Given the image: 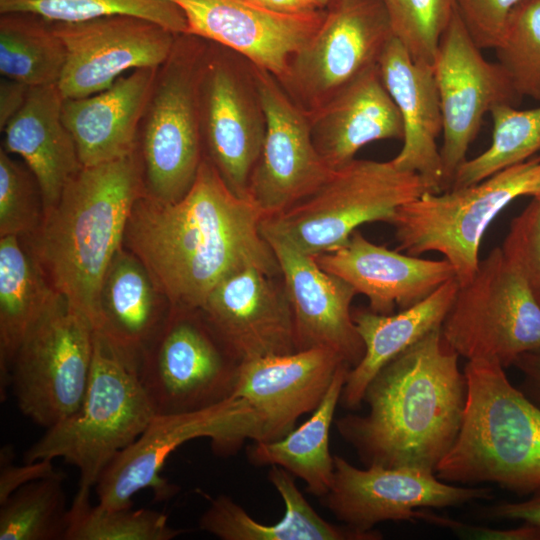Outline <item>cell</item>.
<instances>
[{
	"mask_svg": "<svg viewBox=\"0 0 540 540\" xmlns=\"http://www.w3.org/2000/svg\"><path fill=\"white\" fill-rule=\"evenodd\" d=\"M378 68L404 129L403 146L392 163L400 170L419 174L430 192L443 191L444 173L436 142L443 123L433 66L413 60L393 35L381 53Z\"/></svg>",
	"mask_w": 540,
	"mask_h": 540,
	"instance_id": "obj_24",
	"label": "cell"
},
{
	"mask_svg": "<svg viewBox=\"0 0 540 540\" xmlns=\"http://www.w3.org/2000/svg\"><path fill=\"white\" fill-rule=\"evenodd\" d=\"M318 264L348 282L369 300V309L392 314L408 308L456 278L446 260H431L390 250L365 238L358 230L343 246L319 254Z\"/></svg>",
	"mask_w": 540,
	"mask_h": 540,
	"instance_id": "obj_23",
	"label": "cell"
},
{
	"mask_svg": "<svg viewBox=\"0 0 540 540\" xmlns=\"http://www.w3.org/2000/svg\"><path fill=\"white\" fill-rule=\"evenodd\" d=\"M539 181L540 156H533L475 184L425 192L397 209L390 223L396 250L414 256L442 254L464 285L477 271L489 225L513 200L532 196Z\"/></svg>",
	"mask_w": 540,
	"mask_h": 540,
	"instance_id": "obj_7",
	"label": "cell"
},
{
	"mask_svg": "<svg viewBox=\"0 0 540 540\" xmlns=\"http://www.w3.org/2000/svg\"><path fill=\"white\" fill-rule=\"evenodd\" d=\"M501 249L540 305V201L514 217Z\"/></svg>",
	"mask_w": 540,
	"mask_h": 540,
	"instance_id": "obj_41",
	"label": "cell"
},
{
	"mask_svg": "<svg viewBox=\"0 0 540 540\" xmlns=\"http://www.w3.org/2000/svg\"><path fill=\"white\" fill-rule=\"evenodd\" d=\"M249 65L264 113L265 136L248 194L267 217L311 195L332 170L315 148L307 112L274 75Z\"/></svg>",
	"mask_w": 540,
	"mask_h": 540,
	"instance_id": "obj_16",
	"label": "cell"
},
{
	"mask_svg": "<svg viewBox=\"0 0 540 540\" xmlns=\"http://www.w3.org/2000/svg\"><path fill=\"white\" fill-rule=\"evenodd\" d=\"M265 9L283 14H310L320 9L311 0H248Z\"/></svg>",
	"mask_w": 540,
	"mask_h": 540,
	"instance_id": "obj_48",
	"label": "cell"
},
{
	"mask_svg": "<svg viewBox=\"0 0 540 540\" xmlns=\"http://www.w3.org/2000/svg\"><path fill=\"white\" fill-rule=\"evenodd\" d=\"M264 217L204 156L179 201L162 203L146 193L135 201L123 247L146 267L170 311H199L215 286L234 272L257 267L281 275L261 232Z\"/></svg>",
	"mask_w": 540,
	"mask_h": 540,
	"instance_id": "obj_1",
	"label": "cell"
},
{
	"mask_svg": "<svg viewBox=\"0 0 540 540\" xmlns=\"http://www.w3.org/2000/svg\"><path fill=\"white\" fill-rule=\"evenodd\" d=\"M24 12L51 22H79L111 15H131L153 21L175 34L188 25L172 0H0V13Z\"/></svg>",
	"mask_w": 540,
	"mask_h": 540,
	"instance_id": "obj_37",
	"label": "cell"
},
{
	"mask_svg": "<svg viewBox=\"0 0 540 540\" xmlns=\"http://www.w3.org/2000/svg\"><path fill=\"white\" fill-rule=\"evenodd\" d=\"M144 193L139 148L118 160L82 166L38 230L22 239L53 288L94 330L104 276L123 247L132 207Z\"/></svg>",
	"mask_w": 540,
	"mask_h": 540,
	"instance_id": "obj_3",
	"label": "cell"
},
{
	"mask_svg": "<svg viewBox=\"0 0 540 540\" xmlns=\"http://www.w3.org/2000/svg\"><path fill=\"white\" fill-rule=\"evenodd\" d=\"M468 393L458 437L436 469L448 483H493L524 496L540 490V408L496 361L467 360Z\"/></svg>",
	"mask_w": 540,
	"mask_h": 540,
	"instance_id": "obj_4",
	"label": "cell"
},
{
	"mask_svg": "<svg viewBox=\"0 0 540 540\" xmlns=\"http://www.w3.org/2000/svg\"><path fill=\"white\" fill-rule=\"evenodd\" d=\"M44 216L38 183L29 170L0 149V237H31Z\"/></svg>",
	"mask_w": 540,
	"mask_h": 540,
	"instance_id": "obj_40",
	"label": "cell"
},
{
	"mask_svg": "<svg viewBox=\"0 0 540 540\" xmlns=\"http://www.w3.org/2000/svg\"><path fill=\"white\" fill-rule=\"evenodd\" d=\"M240 364L200 311H170L138 377L155 415L187 413L233 397Z\"/></svg>",
	"mask_w": 540,
	"mask_h": 540,
	"instance_id": "obj_12",
	"label": "cell"
},
{
	"mask_svg": "<svg viewBox=\"0 0 540 540\" xmlns=\"http://www.w3.org/2000/svg\"><path fill=\"white\" fill-rule=\"evenodd\" d=\"M268 479L285 505L283 517L263 524L226 495L213 498L199 520V527L222 540H380L379 531H360L323 519L298 489L293 475L271 466Z\"/></svg>",
	"mask_w": 540,
	"mask_h": 540,
	"instance_id": "obj_30",
	"label": "cell"
},
{
	"mask_svg": "<svg viewBox=\"0 0 540 540\" xmlns=\"http://www.w3.org/2000/svg\"><path fill=\"white\" fill-rule=\"evenodd\" d=\"M61 472L27 483L0 503V540H65L66 498Z\"/></svg>",
	"mask_w": 540,
	"mask_h": 540,
	"instance_id": "obj_35",
	"label": "cell"
},
{
	"mask_svg": "<svg viewBox=\"0 0 540 540\" xmlns=\"http://www.w3.org/2000/svg\"><path fill=\"white\" fill-rule=\"evenodd\" d=\"M350 368L346 363L339 367L323 400L303 424L280 439L254 442L249 446L250 462L279 466L302 479L308 492L325 497L334 476V456L329 450L330 427Z\"/></svg>",
	"mask_w": 540,
	"mask_h": 540,
	"instance_id": "obj_32",
	"label": "cell"
},
{
	"mask_svg": "<svg viewBox=\"0 0 540 540\" xmlns=\"http://www.w3.org/2000/svg\"><path fill=\"white\" fill-rule=\"evenodd\" d=\"M493 497L491 488L456 486L428 471L380 465L361 469L335 455L332 486L323 502L343 524L371 531L381 522L415 521L420 508L455 507Z\"/></svg>",
	"mask_w": 540,
	"mask_h": 540,
	"instance_id": "obj_17",
	"label": "cell"
},
{
	"mask_svg": "<svg viewBox=\"0 0 540 540\" xmlns=\"http://www.w3.org/2000/svg\"><path fill=\"white\" fill-rule=\"evenodd\" d=\"M513 365L523 374L520 391L540 408V351L520 355Z\"/></svg>",
	"mask_w": 540,
	"mask_h": 540,
	"instance_id": "obj_47",
	"label": "cell"
},
{
	"mask_svg": "<svg viewBox=\"0 0 540 540\" xmlns=\"http://www.w3.org/2000/svg\"><path fill=\"white\" fill-rule=\"evenodd\" d=\"M458 289V280L451 279L422 301L396 314L384 315L370 309L352 311L365 353L361 361L350 368L339 404L345 409H359L367 386L381 368L442 326Z\"/></svg>",
	"mask_w": 540,
	"mask_h": 540,
	"instance_id": "obj_29",
	"label": "cell"
},
{
	"mask_svg": "<svg viewBox=\"0 0 540 540\" xmlns=\"http://www.w3.org/2000/svg\"><path fill=\"white\" fill-rule=\"evenodd\" d=\"M493 121L490 146L458 168L450 189L480 182L494 173L521 163L540 150V106L521 110L499 105L490 111Z\"/></svg>",
	"mask_w": 540,
	"mask_h": 540,
	"instance_id": "obj_34",
	"label": "cell"
},
{
	"mask_svg": "<svg viewBox=\"0 0 540 540\" xmlns=\"http://www.w3.org/2000/svg\"><path fill=\"white\" fill-rule=\"evenodd\" d=\"M430 192L422 177L392 161L354 159L332 170L311 195L264 217L261 232L317 256L343 246L365 223H391L397 209Z\"/></svg>",
	"mask_w": 540,
	"mask_h": 540,
	"instance_id": "obj_6",
	"label": "cell"
},
{
	"mask_svg": "<svg viewBox=\"0 0 540 540\" xmlns=\"http://www.w3.org/2000/svg\"><path fill=\"white\" fill-rule=\"evenodd\" d=\"M494 50L516 92L540 100V0L514 7Z\"/></svg>",
	"mask_w": 540,
	"mask_h": 540,
	"instance_id": "obj_38",
	"label": "cell"
},
{
	"mask_svg": "<svg viewBox=\"0 0 540 540\" xmlns=\"http://www.w3.org/2000/svg\"><path fill=\"white\" fill-rule=\"evenodd\" d=\"M65 63V45L50 21L32 13L1 14V77L29 87L54 84Z\"/></svg>",
	"mask_w": 540,
	"mask_h": 540,
	"instance_id": "obj_33",
	"label": "cell"
},
{
	"mask_svg": "<svg viewBox=\"0 0 540 540\" xmlns=\"http://www.w3.org/2000/svg\"><path fill=\"white\" fill-rule=\"evenodd\" d=\"M532 197H533L534 199H537V200L540 201V181H539V183H538V185H537L535 191L533 192Z\"/></svg>",
	"mask_w": 540,
	"mask_h": 540,
	"instance_id": "obj_50",
	"label": "cell"
},
{
	"mask_svg": "<svg viewBox=\"0 0 540 540\" xmlns=\"http://www.w3.org/2000/svg\"><path fill=\"white\" fill-rule=\"evenodd\" d=\"M319 9L324 8L325 6H328L332 0H311Z\"/></svg>",
	"mask_w": 540,
	"mask_h": 540,
	"instance_id": "obj_49",
	"label": "cell"
},
{
	"mask_svg": "<svg viewBox=\"0 0 540 540\" xmlns=\"http://www.w3.org/2000/svg\"><path fill=\"white\" fill-rule=\"evenodd\" d=\"M276 277L241 269L220 281L199 310L241 362L297 351L291 304Z\"/></svg>",
	"mask_w": 540,
	"mask_h": 540,
	"instance_id": "obj_20",
	"label": "cell"
},
{
	"mask_svg": "<svg viewBox=\"0 0 540 540\" xmlns=\"http://www.w3.org/2000/svg\"><path fill=\"white\" fill-rule=\"evenodd\" d=\"M442 113L440 155L443 191L449 190L467 159L484 115L496 106H517L516 92L500 64L487 61L470 37L456 7L439 42L433 63Z\"/></svg>",
	"mask_w": 540,
	"mask_h": 540,
	"instance_id": "obj_15",
	"label": "cell"
},
{
	"mask_svg": "<svg viewBox=\"0 0 540 540\" xmlns=\"http://www.w3.org/2000/svg\"><path fill=\"white\" fill-rule=\"evenodd\" d=\"M158 67L132 70L87 97L64 99L62 119L82 166L118 160L138 148L140 124Z\"/></svg>",
	"mask_w": 540,
	"mask_h": 540,
	"instance_id": "obj_25",
	"label": "cell"
},
{
	"mask_svg": "<svg viewBox=\"0 0 540 540\" xmlns=\"http://www.w3.org/2000/svg\"><path fill=\"white\" fill-rule=\"evenodd\" d=\"M51 24L66 48V63L58 81L64 99L100 92L132 70L159 67L178 35L131 15Z\"/></svg>",
	"mask_w": 540,
	"mask_h": 540,
	"instance_id": "obj_18",
	"label": "cell"
},
{
	"mask_svg": "<svg viewBox=\"0 0 540 540\" xmlns=\"http://www.w3.org/2000/svg\"><path fill=\"white\" fill-rule=\"evenodd\" d=\"M344 363L340 355L324 348L242 361L233 397L246 400L260 417L262 441L277 440L294 428L300 416L318 407Z\"/></svg>",
	"mask_w": 540,
	"mask_h": 540,
	"instance_id": "obj_22",
	"label": "cell"
},
{
	"mask_svg": "<svg viewBox=\"0 0 540 540\" xmlns=\"http://www.w3.org/2000/svg\"><path fill=\"white\" fill-rule=\"evenodd\" d=\"M442 327V326H441ZM438 327L389 361L367 386L364 415L335 425L366 466L411 467L436 474L454 445L468 385L459 354Z\"/></svg>",
	"mask_w": 540,
	"mask_h": 540,
	"instance_id": "obj_2",
	"label": "cell"
},
{
	"mask_svg": "<svg viewBox=\"0 0 540 540\" xmlns=\"http://www.w3.org/2000/svg\"><path fill=\"white\" fill-rule=\"evenodd\" d=\"M480 518L488 521H524L540 526V490L520 502L501 501L478 509Z\"/></svg>",
	"mask_w": 540,
	"mask_h": 540,
	"instance_id": "obj_45",
	"label": "cell"
},
{
	"mask_svg": "<svg viewBox=\"0 0 540 540\" xmlns=\"http://www.w3.org/2000/svg\"><path fill=\"white\" fill-rule=\"evenodd\" d=\"M187 33L220 45L277 79L318 29L324 13L283 14L248 0H172Z\"/></svg>",
	"mask_w": 540,
	"mask_h": 540,
	"instance_id": "obj_19",
	"label": "cell"
},
{
	"mask_svg": "<svg viewBox=\"0 0 540 540\" xmlns=\"http://www.w3.org/2000/svg\"><path fill=\"white\" fill-rule=\"evenodd\" d=\"M208 41L178 34L158 67L139 130L145 193L162 203L191 188L204 157L199 82Z\"/></svg>",
	"mask_w": 540,
	"mask_h": 540,
	"instance_id": "obj_8",
	"label": "cell"
},
{
	"mask_svg": "<svg viewBox=\"0 0 540 540\" xmlns=\"http://www.w3.org/2000/svg\"><path fill=\"white\" fill-rule=\"evenodd\" d=\"M307 114L315 148L330 170L350 163L366 144L404 137L401 116L378 65Z\"/></svg>",
	"mask_w": 540,
	"mask_h": 540,
	"instance_id": "obj_26",
	"label": "cell"
},
{
	"mask_svg": "<svg viewBox=\"0 0 540 540\" xmlns=\"http://www.w3.org/2000/svg\"><path fill=\"white\" fill-rule=\"evenodd\" d=\"M58 83L30 87L19 112L3 129V149L20 156L40 188L44 214L51 211L81 169L74 139L62 119Z\"/></svg>",
	"mask_w": 540,
	"mask_h": 540,
	"instance_id": "obj_27",
	"label": "cell"
},
{
	"mask_svg": "<svg viewBox=\"0 0 540 540\" xmlns=\"http://www.w3.org/2000/svg\"><path fill=\"white\" fill-rule=\"evenodd\" d=\"M312 37L278 79L307 113L378 65L393 36L383 0H332Z\"/></svg>",
	"mask_w": 540,
	"mask_h": 540,
	"instance_id": "obj_13",
	"label": "cell"
},
{
	"mask_svg": "<svg viewBox=\"0 0 540 540\" xmlns=\"http://www.w3.org/2000/svg\"><path fill=\"white\" fill-rule=\"evenodd\" d=\"M197 438H208L215 453L229 456L246 440L262 441L263 425L250 404L238 397L199 411L154 415L100 475L97 504L105 509L130 508L133 496L144 489H152L156 499L171 497L176 488L160 475L161 470L174 450Z\"/></svg>",
	"mask_w": 540,
	"mask_h": 540,
	"instance_id": "obj_9",
	"label": "cell"
},
{
	"mask_svg": "<svg viewBox=\"0 0 540 540\" xmlns=\"http://www.w3.org/2000/svg\"><path fill=\"white\" fill-rule=\"evenodd\" d=\"M441 330L459 356L504 368L540 351V305L501 247L480 259L472 279L459 285Z\"/></svg>",
	"mask_w": 540,
	"mask_h": 540,
	"instance_id": "obj_11",
	"label": "cell"
},
{
	"mask_svg": "<svg viewBox=\"0 0 540 540\" xmlns=\"http://www.w3.org/2000/svg\"><path fill=\"white\" fill-rule=\"evenodd\" d=\"M12 458V448L3 447L0 457V503L21 486L51 476L57 472L54 469L52 460L43 459L34 462H25L22 466H16L12 462Z\"/></svg>",
	"mask_w": 540,
	"mask_h": 540,
	"instance_id": "obj_44",
	"label": "cell"
},
{
	"mask_svg": "<svg viewBox=\"0 0 540 540\" xmlns=\"http://www.w3.org/2000/svg\"><path fill=\"white\" fill-rule=\"evenodd\" d=\"M164 302L143 263L122 247L104 276L94 331L139 364L169 317Z\"/></svg>",
	"mask_w": 540,
	"mask_h": 540,
	"instance_id": "obj_28",
	"label": "cell"
},
{
	"mask_svg": "<svg viewBox=\"0 0 540 540\" xmlns=\"http://www.w3.org/2000/svg\"><path fill=\"white\" fill-rule=\"evenodd\" d=\"M94 329L57 293L12 361L9 385L23 415L46 429L74 414L89 385Z\"/></svg>",
	"mask_w": 540,
	"mask_h": 540,
	"instance_id": "obj_10",
	"label": "cell"
},
{
	"mask_svg": "<svg viewBox=\"0 0 540 540\" xmlns=\"http://www.w3.org/2000/svg\"><path fill=\"white\" fill-rule=\"evenodd\" d=\"M263 236L274 251L291 304L296 350L329 349L351 368L356 366L364 356L365 346L352 317L355 289L324 270L315 256L299 251L280 237Z\"/></svg>",
	"mask_w": 540,
	"mask_h": 540,
	"instance_id": "obj_21",
	"label": "cell"
},
{
	"mask_svg": "<svg viewBox=\"0 0 540 540\" xmlns=\"http://www.w3.org/2000/svg\"><path fill=\"white\" fill-rule=\"evenodd\" d=\"M154 415L138 364L94 331L91 375L80 408L46 429L27 449L24 461L62 458L79 470V489L91 491L106 466L140 436Z\"/></svg>",
	"mask_w": 540,
	"mask_h": 540,
	"instance_id": "obj_5",
	"label": "cell"
},
{
	"mask_svg": "<svg viewBox=\"0 0 540 540\" xmlns=\"http://www.w3.org/2000/svg\"><path fill=\"white\" fill-rule=\"evenodd\" d=\"M58 292L25 242L0 239V386H9L14 356L28 331Z\"/></svg>",
	"mask_w": 540,
	"mask_h": 540,
	"instance_id": "obj_31",
	"label": "cell"
},
{
	"mask_svg": "<svg viewBox=\"0 0 540 540\" xmlns=\"http://www.w3.org/2000/svg\"><path fill=\"white\" fill-rule=\"evenodd\" d=\"M232 54L208 41L199 82L203 150L228 187L249 198L250 178L263 147L265 118L250 65L245 74Z\"/></svg>",
	"mask_w": 540,
	"mask_h": 540,
	"instance_id": "obj_14",
	"label": "cell"
},
{
	"mask_svg": "<svg viewBox=\"0 0 540 540\" xmlns=\"http://www.w3.org/2000/svg\"><path fill=\"white\" fill-rule=\"evenodd\" d=\"M29 86L6 77L0 80V129L6 127L9 121L24 105Z\"/></svg>",
	"mask_w": 540,
	"mask_h": 540,
	"instance_id": "obj_46",
	"label": "cell"
},
{
	"mask_svg": "<svg viewBox=\"0 0 540 540\" xmlns=\"http://www.w3.org/2000/svg\"><path fill=\"white\" fill-rule=\"evenodd\" d=\"M523 0H455L456 10L470 37L480 49H495L509 16Z\"/></svg>",
	"mask_w": 540,
	"mask_h": 540,
	"instance_id": "obj_42",
	"label": "cell"
},
{
	"mask_svg": "<svg viewBox=\"0 0 540 540\" xmlns=\"http://www.w3.org/2000/svg\"><path fill=\"white\" fill-rule=\"evenodd\" d=\"M393 35L413 60L433 65L455 0H383Z\"/></svg>",
	"mask_w": 540,
	"mask_h": 540,
	"instance_id": "obj_39",
	"label": "cell"
},
{
	"mask_svg": "<svg viewBox=\"0 0 540 540\" xmlns=\"http://www.w3.org/2000/svg\"><path fill=\"white\" fill-rule=\"evenodd\" d=\"M415 520L448 529L462 539L476 540H540V526L525 523L513 529H495L467 524L449 516L437 514L429 508H420L414 513Z\"/></svg>",
	"mask_w": 540,
	"mask_h": 540,
	"instance_id": "obj_43",
	"label": "cell"
},
{
	"mask_svg": "<svg viewBox=\"0 0 540 540\" xmlns=\"http://www.w3.org/2000/svg\"><path fill=\"white\" fill-rule=\"evenodd\" d=\"M90 492L78 488L68 508L65 540H171L184 532L155 510L92 506Z\"/></svg>",
	"mask_w": 540,
	"mask_h": 540,
	"instance_id": "obj_36",
	"label": "cell"
}]
</instances>
